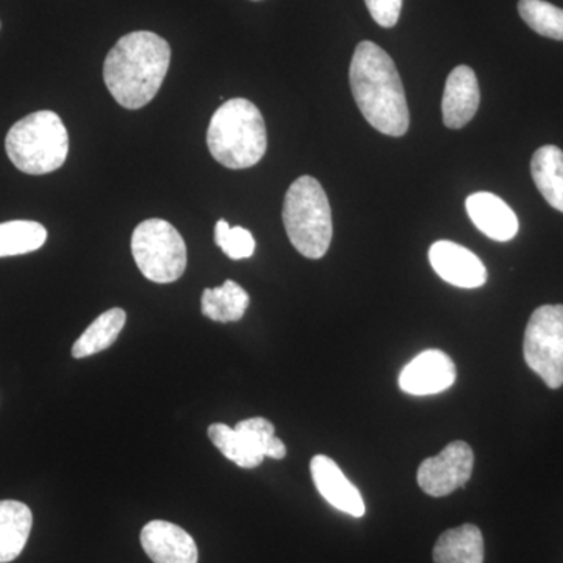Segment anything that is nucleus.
Masks as SVG:
<instances>
[{
	"label": "nucleus",
	"instance_id": "4be33fe9",
	"mask_svg": "<svg viewBox=\"0 0 563 563\" xmlns=\"http://www.w3.org/2000/svg\"><path fill=\"white\" fill-rule=\"evenodd\" d=\"M521 20L539 35L563 41V10L547 0H520Z\"/></svg>",
	"mask_w": 563,
	"mask_h": 563
},
{
	"label": "nucleus",
	"instance_id": "6ab92c4d",
	"mask_svg": "<svg viewBox=\"0 0 563 563\" xmlns=\"http://www.w3.org/2000/svg\"><path fill=\"white\" fill-rule=\"evenodd\" d=\"M125 320H128V314L122 309H110L99 314L91 322L90 328L81 333L80 339L74 343L73 357L85 358L106 351L117 342L124 329Z\"/></svg>",
	"mask_w": 563,
	"mask_h": 563
},
{
	"label": "nucleus",
	"instance_id": "0eeeda50",
	"mask_svg": "<svg viewBox=\"0 0 563 563\" xmlns=\"http://www.w3.org/2000/svg\"><path fill=\"white\" fill-rule=\"evenodd\" d=\"M525 361L548 387L563 385V306H542L525 332Z\"/></svg>",
	"mask_w": 563,
	"mask_h": 563
},
{
	"label": "nucleus",
	"instance_id": "423d86ee",
	"mask_svg": "<svg viewBox=\"0 0 563 563\" xmlns=\"http://www.w3.org/2000/svg\"><path fill=\"white\" fill-rule=\"evenodd\" d=\"M132 254L143 276L155 284H173L187 269V244L173 224L158 218L136 225Z\"/></svg>",
	"mask_w": 563,
	"mask_h": 563
},
{
	"label": "nucleus",
	"instance_id": "7ed1b4c3",
	"mask_svg": "<svg viewBox=\"0 0 563 563\" xmlns=\"http://www.w3.org/2000/svg\"><path fill=\"white\" fill-rule=\"evenodd\" d=\"M207 144L214 161L225 168L246 169L257 165L268 146L261 110L243 98L222 103L211 117Z\"/></svg>",
	"mask_w": 563,
	"mask_h": 563
},
{
	"label": "nucleus",
	"instance_id": "39448f33",
	"mask_svg": "<svg viewBox=\"0 0 563 563\" xmlns=\"http://www.w3.org/2000/svg\"><path fill=\"white\" fill-rule=\"evenodd\" d=\"M5 151L20 172L43 176L60 169L69 152V135L55 111L41 110L10 129Z\"/></svg>",
	"mask_w": 563,
	"mask_h": 563
},
{
	"label": "nucleus",
	"instance_id": "f8f14e48",
	"mask_svg": "<svg viewBox=\"0 0 563 563\" xmlns=\"http://www.w3.org/2000/svg\"><path fill=\"white\" fill-rule=\"evenodd\" d=\"M312 479L318 492L340 512L362 518L366 512L361 492L344 476L340 466L328 455H314L310 462Z\"/></svg>",
	"mask_w": 563,
	"mask_h": 563
},
{
	"label": "nucleus",
	"instance_id": "ddd939ff",
	"mask_svg": "<svg viewBox=\"0 0 563 563\" xmlns=\"http://www.w3.org/2000/svg\"><path fill=\"white\" fill-rule=\"evenodd\" d=\"M481 91L476 74L470 66L451 70L443 92V122L448 129H462L479 109Z\"/></svg>",
	"mask_w": 563,
	"mask_h": 563
},
{
	"label": "nucleus",
	"instance_id": "2eb2a0df",
	"mask_svg": "<svg viewBox=\"0 0 563 563\" xmlns=\"http://www.w3.org/2000/svg\"><path fill=\"white\" fill-rule=\"evenodd\" d=\"M484 555L483 532L474 525L450 529L433 547L435 563H484Z\"/></svg>",
	"mask_w": 563,
	"mask_h": 563
},
{
	"label": "nucleus",
	"instance_id": "1a4fd4ad",
	"mask_svg": "<svg viewBox=\"0 0 563 563\" xmlns=\"http://www.w3.org/2000/svg\"><path fill=\"white\" fill-rule=\"evenodd\" d=\"M455 376L457 372L453 358L443 351L429 350L404 366L399 374V387L413 396L437 395L453 387Z\"/></svg>",
	"mask_w": 563,
	"mask_h": 563
},
{
	"label": "nucleus",
	"instance_id": "f3484780",
	"mask_svg": "<svg viewBox=\"0 0 563 563\" xmlns=\"http://www.w3.org/2000/svg\"><path fill=\"white\" fill-rule=\"evenodd\" d=\"M531 174L547 202L563 213V151L551 144L537 150L531 162Z\"/></svg>",
	"mask_w": 563,
	"mask_h": 563
},
{
	"label": "nucleus",
	"instance_id": "9b49d317",
	"mask_svg": "<svg viewBox=\"0 0 563 563\" xmlns=\"http://www.w3.org/2000/svg\"><path fill=\"white\" fill-rule=\"evenodd\" d=\"M141 547L154 563H198V547L180 526L155 520L141 531Z\"/></svg>",
	"mask_w": 563,
	"mask_h": 563
},
{
	"label": "nucleus",
	"instance_id": "6e6552de",
	"mask_svg": "<svg viewBox=\"0 0 563 563\" xmlns=\"http://www.w3.org/2000/svg\"><path fill=\"white\" fill-rule=\"evenodd\" d=\"M474 454L468 443L457 440L418 468V485L426 495L443 498L468 483L473 474Z\"/></svg>",
	"mask_w": 563,
	"mask_h": 563
},
{
	"label": "nucleus",
	"instance_id": "b1692460",
	"mask_svg": "<svg viewBox=\"0 0 563 563\" xmlns=\"http://www.w3.org/2000/svg\"><path fill=\"white\" fill-rule=\"evenodd\" d=\"M214 243L231 261L250 258L255 251V240L252 233L244 228H231L225 220L217 222Z\"/></svg>",
	"mask_w": 563,
	"mask_h": 563
},
{
	"label": "nucleus",
	"instance_id": "4468645a",
	"mask_svg": "<svg viewBox=\"0 0 563 563\" xmlns=\"http://www.w3.org/2000/svg\"><path fill=\"white\" fill-rule=\"evenodd\" d=\"M465 207L473 224L495 242H510L520 229L515 211L493 192H474Z\"/></svg>",
	"mask_w": 563,
	"mask_h": 563
},
{
	"label": "nucleus",
	"instance_id": "a211bd4d",
	"mask_svg": "<svg viewBox=\"0 0 563 563\" xmlns=\"http://www.w3.org/2000/svg\"><path fill=\"white\" fill-rule=\"evenodd\" d=\"M251 298L236 282L225 280L221 287L207 288L202 292L201 310L203 317L217 322L242 320L250 307Z\"/></svg>",
	"mask_w": 563,
	"mask_h": 563
},
{
	"label": "nucleus",
	"instance_id": "aec40b11",
	"mask_svg": "<svg viewBox=\"0 0 563 563\" xmlns=\"http://www.w3.org/2000/svg\"><path fill=\"white\" fill-rule=\"evenodd\" d=\"M47 240V231L36 221H9L0 224V258L31 254Z\"/></svg>",
	"mask_w": 563,
	"mask_h": 563
},
{
	"label": "nucleus",
	"instance_id": "393cba45",
	"mask_svg": "<svg viewBox=\"0 0 563 563\" xmlns=\"http://www.w3.org/2000/svg\"><path fill=\"white\" fill-rule=\"evenodd\" d=\"M373 20L380 27L391 29L398 24L401 16L402 0H365Z\"/></svg>",
	"mask_w": 563,
	"mask_h": 563
},
{
	"label": "nucleus",
	"instance_id": "9d476101",
	"mask_svg": "<svg viewBox=\"0 0 563 563\" xmlns=\"http://www.w3.org/2000/svg\"><path fill=\"white\" fill-rule=\"evenodd\" d=\"M433 272L459 288H479L487 282V268L472 251L454 242L433 243L429 250Z\"/></svg>",
	"mask_w": 563,
	"mask_h": 563
},
{
	"label": "nucleus",
	"instance_id": "20e7f679",
	"mask_svg": "<svg viewBox=\"0 0 563 563\" xmlns=\"http://www.w3.org/2000/svg\"><path fill=\"white\" fill-rule=\"evenodd\" d=\"M285 231L295 250L303 257H324L333 235L332 210L320 181L302 176L292 181L285 195Z\"/></svg>",
	"mask_w": 563,
	"mask_h": 563
},
{
	"label": "nucleus",
	"instance_id": "f03ea898",
	"mask_svg": "<svg viewBox=\"0 0 563 563\" xmlns=\"http://www.w3.org/2000/svg\"><path fill=\"white\" fill-rule=\"evenodd\" d=\"M169 63L168 41L152 32L128 33L107 55L103 81L120 106L140 110L157 96Z\"/></svg>",
	"mask_w": 563,
	"mask_h": 563
},
{
	"label": "nucleus",
	"instance_id": "412c9836",
	"mask_svg": "<svg viewBox=\"0 0 563 563\" xmlns=\"http://www.w3.org/2000/svg\"><path fill=\"white\" fill-rule=\"evenodd\" d=\"M209 439L224 457L236 463L242 468H257L263 462V455L255 451L247 442L243 433L236 431L228 424H211L209 428Z\"/></svg>",
	"mask_w": 563,
	"mask_h": 563
},
{
	"label": "nucleus",
	"instance_id": "5701e85b",
	"mask_svg": "<svg viewBox=\"0 0 563 563\" xmlns=\"http://www.w3.org/2000/svg\"><path fill=\"white\" fill-rule=\"evenodd\" d=\"M235 429L246 437L251 446L258 451L263 457L280 461L287 455V446L277 439L273 422L266 420V418L258 417L240 421Z\"/></svg>",
	"mask_w": 563,
	"mask_h": 563
},
{
	"label": "nucleus",
	"instance_id": "f257e3e1",
	"mask_svg": "<svg viewBox=\"0 0 563 563\" xmlns=\"http://www.w3.org/2000/svg\"><path fill=\"white\" fill-rule=\"evenodd\" d=\"M350 81L358 110L377 132L406 135L410 125L406 91L395 62L383 47L373 41H362L355 47Z\"/></svg>",
	"mask_w": 563,
	"mask_h": 563
},
{
	"label": "nucleus",
	"instance_id": "dca6fc26",
	"mask_svg": "<svg viewBox=\"0 0 563 563\" xmlns=\"http://www.w3.org/2000/svg\"><path fill=\"white\" fill-rule=\"evenodd\" d=\"M33 525L32 510L24 503L0 501V563L20 558Z\"/></svg>",
	"mask_w": 563,
	"mask_h": 563
}]
</instances>
